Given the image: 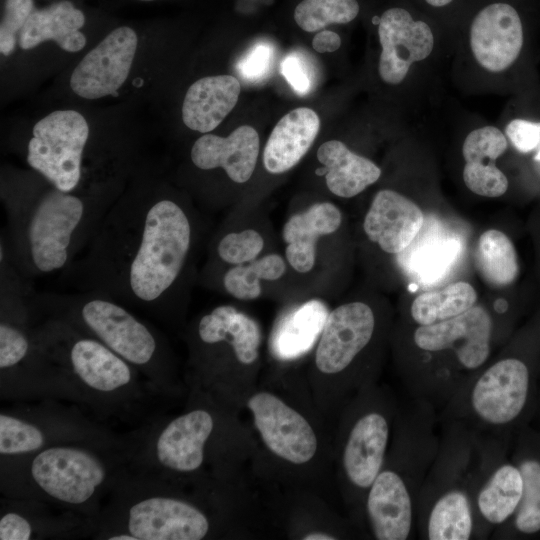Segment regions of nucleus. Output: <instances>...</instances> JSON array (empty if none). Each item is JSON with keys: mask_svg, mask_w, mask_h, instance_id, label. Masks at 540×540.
<instances>
[{"mask_svg": "<svg viewBox=\"0 0 540 540\" xmlns=\"http://www.w3.org/2000/svg\"><path fill=\"white\" fill-rule=\"evenodd\" d=\"M281 72L299 95L307 94L311 89V77L309 69L303 59L296 54H289L281 63Z\"/></svg>", "mask_w": 540, "mask_h": 540, "instance_id": "nucleus-44", "label": "nucleus"}, {"mask_svg": "<svg viewBox=\"0 0 540 540\" xmlns=\"http://www.w3.org/2000/svg\"><path fill=\"white\" fill-rule=\"evenodd\" d=\"M523 28L517 11L506 3H493L473 19L470 46L477 62L490 72H501L518 58Z\"/></svg>", "mask_w": 540, "mask_h": 540, "instance_id": "nucleus-20", "label": "nucleus"}, {"mask_svg": "<svg viewBox=\"0 0 540 540\" xmlns=\"http://www.w3.org/2000/svg\"><path fill=\"white\" fill-rule=\"evenodd\" d=\"M241 86L231 75L203 77L187 90L182 104V120L191 130L213 131L232 111Z\"/></svg>", "mask_w": 540, "mask_h": 540, "instance_id": "nucleus-27", "label": "nucleus"}, {"mask_svg": "<svg viewBox=\"0 0 540 540\" xmlns=\"http://www.w3.org/2000/svg\"><path fill=\"white\" fill-rule=\"evenodd\" d=\"M477 293L467 282L459 281L447 287L418 295L412 302L410 313L419 325H430L458 316L472 308Z\"/></svg>", "mask_w": 540, "mask_h": 540, "instance_id": "nucleus-35", "label": "nucleus"}, {"mask_svg": "<svg viewBox=\"0 0 540 540\" xmlns=\"http://www.w3.org/2000/svg\"><path fill=\"white\" fill-rule=\"evenodd\" d=\"M474 258L480 276L492 287H505L518 276L515 247L507 235L499 230L490 229L481 234Z\"/></svg>", "mask_w": 540, "mask_h": 540, "instance_id": "nucleus-34", "label": "nucleus"}, {"mask_svg": "<svg viewBox=\"0 0 540 540\" xmlns=\"http://www.w3.org/2000/svg\"><path fill=\"white\" fill-rule=\"evenodd\" d=\"M492 319L481 306H473L453 318L419 325L413 334L415 345L427 352L451 350L467 370L481 367L490 354Z\"/></svg>", "mask_w": 540, "mask_h": 540, "instance_id": "nucleus-17", "label": "nucleus"}, {"mask_svg": "<svg viewBox=\"0 0 540 540\" xmlns=\"http://www.w3.org/2000/svg\"><path fill=\"white\" fill-rule=\"evenodd\" d=\"M340 45V36L330 30L318 32L312 40L313 49L319 53L334 52L340 47Z\"/></svg>", "mask_w": 540, "mask_h": 540, "instance_id": "nucleus-45", "label": "nucleus"}, {"mask_svg": "<svg viewBox=\"0 0 540 540\" xmlns=\"http://www.w3.org/2000/svg\"><path fill=\"white\" fill-rule=\"evenodd\" d=\"M238 412L206 394L188 391L185 409L159 415L132 430L131 468L168 482L231 494L239 465L256 442Z\"/></svg>", "mask_w": 540, "mask_h": 540, "instance_id": "nucleus-2", "label": "nucleus"}, {"mask_svg": "<svg viewBox=\"0 0 540 540\" xmlns=\"http://www.w3.org/2000/svg\"><path fill=\"white\" fill-rule=\"evenodd\" d=\"M259 151L258 132L242 125L227 137L205 133L194 142L190 159L200 170L221 168L231 181L242 184L252 177Z\"/></svg>", "mask_w": 540, "mask_h": 540, "instance_id": "nucleus-24", "label": "nucleus"}, {"mask_svg": "<svg viewBox=\"0 0 540 540\" xmlns=\"http://www.w3.org/2000/svg\"><path fill=\"white\" fill-rule=\"evenodd\" d=\"M523 480L518 467L504 464L494 470L480 488L476 504L491 524H501L515 513L522 497Z\"/></svg>", "mask_w": 540, "mask_h": 540, "instance_id": "nucleus-31", "label": "nucleus"}, {"mask_svg": "<svg viewBox=\"0 0 540 540\" xmlns=\"http://www.w3.org/2000/svg\"><path fill=\"white\" fill-rule=\"evenodd\" d=\"M274 53L271 44L257 43L240 59L236 70L244 80L258 82L269 74Z\"/></svg>", "mask_w": 540, "mask_h": 540, "instance_id": "nucleus-42", "label": "nucleus"}, {"mask_svg": "<svg viewBox=\"0 0 540 540\" xmlns=\"http://www.w3.org/2000/svg\"><path fill=\"white\" fill-rule=\"evenodd\" d=\"M199 237L197 213L179 198L130 194L113 202L84 257L67 270L81 291L177 328L185 322Z\"/></svg>", "mask_w": 540, "mask_h": 540, "instance_id": "nucleus-1", "label": "nucleus"}, {"mask_svg": "<svg viewBox=\"0 0 540 540\" xmlns=\"http://www.w3.org/2000/svg\"><path fill=\"white\" fill-rule=\"evenodd\" d=\"M378 35L382 47L379 75L389 84L401 83L410 66L428 57L434 45L430 27L414 20L402 8H391L382 14Z\"/></svg>", "mask_w": 540, "mask_h": 540, "instance_id": "nucleus-19", "label": "nucleus"}, {"mask_svg": "<svg viewBox=\"0 0 540 540\" xmlns=\"http://www.w3.org/2000/svg\"><path fill=\"white\" fill-rule=\"evenodd\" d=\"M518 468L523 491L515 511V525L524 534H534L540 530V462L526 460Z\"/></svg>", "mask_w": 540, "mask_h": 540, "instance_id": "nucleus-38", "label": "nucleus"}, {"mask_svg": "<svg viewBox=\"0 0 540 540\" xmlns=\"http://www.w3.org/2000/svg\"><path fill=\"white\" fill-rule=\"evenodd\" d=\"M528 389L529 371L525 363L516 358L499 360L473 383L471 409L485 424H508L523 410Z\"/></svg>", "mask_w": 540, "mask_h": 540, "instance_id": "nucleus-18", "label": "nucleus"}, {"mask_svg": "<svg viewBox=\"0 0 540 540\" xmlns=\"http://www.w3.org/2000/svg\"><path fill=\"white\" fill-rule=\"evenodd\" d=\"M133 446L132 435L127 446L63 444L0 458L1 495L98 520L107 497L131 468Z\"/></svg>", "mask_w": 540, "mask_h": 540, "instance_id": "nucleus-5", "label": "nucleus"}, {"mask_svg": "<svg viewBox=\"0 0 540 540\" xmlns=\"http://www.w3.org/2000/svg\"><path fill=\"white\" fill-rule=\"evenodd\" d=\"M471 502L461 489H450L433 503L427 519L430 540H467L474 527Z\"/></svg>", "mask_w": 540, "mask_h": 540, "instance_id": "nucleus-32", "label": "nucleus"}, {"mask_svg": "<svg viewBox=\"0 0 540 540\" xmlns=\"http://www.w3.org/2000/svg\"><path fill=\"white\" fill-rule=\"evenodd\" d=\"M463 180L469 190L480 196L495 198L508 189L507 177L494 164L466 162Z\"/></svg>", "mask_w": 540, "mask_h": 540, "instance_id": "nucleus-40", "label": "nucleus"}, {"mask_svg": "<svg viewBox=\"0 0 540 540\" xmlns=\"http://www.w3.org/2000/svg\"><path fill=\"white\" fill-rule=\"evenodd\" d=\"M138 38L127 26L112 30L72 72L70 87L85 99L116 95L130 73Z\"/></svg>", "mask_w": 540, "mask_h": 540, "instance_id": "nucleus-16", "label": "nucleus"}, {"mask_svg": "<svg viewBox=\"0 0 540 540\" xmlns=\"http://www.w3.org/2000/svg\"><path fill=\"white\" fill-rule=\"evenodd\" d=\"M58 400L14 402L0 411V458L30 454L50 446H127L131 431L118 434L80 406Z\"/></svg>", "mask_w": 540, "mask_h": 540, "instance_id": "nucleus-10", "label": "nucleus"}, {"mask_svg": "<svg viewBox=\"0 0 540 540\" xmlns=\"http://www.w3.org/2000/svg\"><path fill=\"white\" fill-rule=\"evenodd\" d=\"M329 307L319 298H310L287 308L278 318L270 338L277 360L293 361L312 351L323 330Z\"/></svg>", "mask_w": 540, "mask_h": 540, "instance_id": "nucleus-25", "label": "nucleus"}, {"mask_svg": "<svg viewBox=\"0 0 540 540\" xmlns=\"http://www.w3.org/2000/svg\"><path fill=\"white\" fill-rule=\"evenodd\" d=\"M505 133L513 146L522 153L534 150L540 143L539 123L514 119L507 125Z\"/></svg>", "mask_w": 540, "mask_h": 540, "instance_id": "nucleus-43", "label": "nucleus"}, {"mask_svg": "<svg viewBox=\"0 0 540 540\" xmlns=\"http://www.w3.org/2000/svg\"><path fill=\"white\" fill-rule=\"evenodd\" d=\"M35 9L33 0H6L0 24V52L8 56L13 53L18 36L29 16Z\"/></svg>", "mask_w": 540, "mask_h": 540, "instance_id": "nucleus-41", "label": "nucleus"}, {"mask_svg": "<svg viewBox=\"0 0 540 540\" xmlns=\"http://www.w3.org/2000/svg\"><path fill=\"white\" fill-rule=\"evenodd\" d=\"M185 384L238 412L256 389L261 366L262 330L233 304H219L187 326Z\"/></svg>", "mask_w": 540, "mask_h": 540, "instance_id": "nucleus-8", "label": "nucleus"}, {"mask_svg": "<svg viewBox=\"0 0 540 540\" xmlns=\"http://www.w3.org/2000/svg\"><path fill=\"white\" fill-rule=\"evenodd\" d=\"M428 4L434 7H442L449 4L452 0H425Z\"/></svg>", "mask_w": 540, "mask_h": 540, "instance_id": "nucleus-46", "label": "nucleus"}, {"mask_svg": "<svg viewBox=\"0 0 540 540\" xmlns=\"http://www.w3.org/2000/svg\"><path fill=\"white\" fill-rule=\"evenodd\" d=\"M507 149L504 134L494 126H484L470 132L462 146L466 162L495 161Z\"/></svg>", "mask_w": 540, "mask_h": 540, "instance_id": "nucleus-39", "label": "nucleus"}, {"mask_svg": "<svg viewBox=\"0 0 540 540\" xmlns=\"http://www.w3.org/2000/svg\"><path fill=\"white\" fill-rule=\"evenodd\" d=\"M376 326L374 310L362 301L342 303L329 311L308 370L309 392L323 416L342 408L352 392L365 390L357 367Z\"/></svg>", "mask_w": 540, "mask_h": 540, "instance_id": "nucleus-9", "label": "nucleus"}, {"mask_svg": "<svg viewBox=\"0 0 540 540\" xmlns=\"http://www.w3.org/2000/svg\"><path fill=\"white\" fill-rule=\"evenodd\" d=\"M235 508V496L175 484L130 468L103 504L92 538H222L234 529Z\"/></svg>", "mask_w": 540, "mask_h": 540, "instance_id": "nucleus-3", "label": "nucleus"}, {"mask_svg": "<svg viewBox=\"0 0 540 540\" xmlns=\"http://www.w3.org/2000/svg\"><path fill=\"white\" fill-rule=\"evenodd\" d=\"M535 159H536L537 161H540V150L538 151L537 155L535 156Z\"/></svg>", "mask_w": 540, "mask_h": 540, "instance_id": "nucleus-47", "label": "nucleus"}, {"mask_svg": "<svg viewBox=\"0 0 540 540\" xmlns=\"http://www.w3.org/2000/svg\"><path fill=\"white\" fill-rule=\"evenodd\" d=\"M261 450L285 471H309L325 452L323 433L312 412L288 393L257 386L245 400Z\"/></svg>", "mask_w": 540, "mask_h": 540, "instance_id": "nucleus-11", "label": "nucleus"}, {"mask_svg": "<svg viewBox=\"0 0 540 540\" xmlns=\"http://www.w3.org/2000/svg\"><path fill=\"white\" fill-rule=\"evenodd\" d=\"M320 128L317 113L299 107L284 115L273 128L263 150V165L271 174H282L306 155Z\"/></svg>", "mask_w": 540, "mask_h": 540, "instance_id": "nucleus-26", "label": "nucleus"}, {"mask_svg": "<svg viewBox=\"0 0 540 540\" xmlns=\"http://www.w3.org/2000/svg\"><path fill=\"white\" fill-rule=\"evenodd\" d=\"M460 243L454 237L432 236L412 242L400 253L404 269L421 282H433L440 278L454 263Z\"/></svg>", "mask_w": 540, "mask_h": 540, "instance_id": "nucleus-33", "label": "nucleus"}, {"mask_svg": "<svg viewBox=\"0 0 540 540\" xmlns=\"http://www.w3.org/2000/svg\"><path fill=\"white\" fill-rule=\"evenodd\" d=\"M112 204L108 196L64 192L52 184L6 199L7 247L13 264L26 278L67 270L89 245Z\"/></svg>", "mask_w": 540, "mask_h": 540, "instance_id": "nucleus-6", "label": "nucleus"}, {"mask_svg": "<svg viewBox=\"0 0 540 540\" xmlns=\"http://www.w3.org/2000/svg\"><path fill=\"white\" fill-rule=\"evenodd\" d=\"M265 245L263 234L252 227L221 231L205 271L254 261L263 254Z\"/></svg>", "mask_w": 540, "mask_h": 540, "instance_id": "nucleus-36", "label": "nucleus"}, {"mask_svg": "<svg viewBox=\"0 0 540 540\" xmlns=\"http://www.w3.org/2000/svg\"><path fill=\"white\" fill-rule=\"evenodd\" d=\"M539 126H540V123H539Z\"/></svg>", "mask_w": 540, "mask_h": 540, "instance_id": "nucleus-49", "label": "nucleus"}, {"mask_svg": "<svg viewBox=\"0 0 540 540\" xmlns=\"http://www.w3.org/2000/svg\"><path fill=\"white\" fill-rule=\"evenodd\" d=\"M359 13L356 0H302L294 10V20L306 32H315L330 24H346Z\"/></svg>", "mask_w": 540, "mask_h": 540, "instance_id": "nucleus-37", "label": "nucleus"}, {"mask_svg": "<svg viewBox=\"0 0 540 540\" xmlns=\"http://www.w3.org/2000/svg\"><path fill=\"white\" fill-rule=\"evenodd\" d=\"M84 24L83 12L68 0L35 8L19 33L18 45L29 50L52 40L67 52H77L86 44L85 35L80 32Z\"/></svg>", "mask_w": 540, "mask_h": 540, "instance_id": "nucleus-28", "label": "nucleus"}, {"mask_svg": "<svg viewBox=\"0 0 540 540\" xmlns=\"http://www.w3.org/2000/svg\"><path fill=\"white\" fill-rule=\"evenodd\" d=\"M423 225L419 206L390 189L375 194L363 221L367 238L382 251L397 255L410 246Z\"/></svg>", "mask_w": 540, "mask_h": 540, "instance_id": "nucleus-22", "label": "nucleus"}, {"mask_svg": "<svg viewBox=\"0 0 540 540\" xmlns=\"http://www.w3.org/2000/svg\"><path fill=\"white\" fill-rule=\"evenodd\" d=\"M288 267L284 255L270 252L246 264L205 271V278L238 301H253L261 296L263 282L281 279Z\"/></svg>", "mask_w": 540, "mask_h": 540, "instance_id": "nucleus-30", "label": "nucleus"}, {"mask_svg": "<svg viewBox=\"0 0 540 540\" xmlns=\"http://www.w3.org/2000/svg\"><path fill=\"white\" fill-rule=\"evenodd\" d=\"M31 330L68 376L80 407L100 422L138 428L161 415L170 401L131 364L64 320L32 317Z\"/></svg>", "mask_w": 540, "mask_h": 540, "instance_id": "nucleus-4", "label": "nucleus"}, {"mask_svg": "<svg viewBox=\"0 0 540 540\" xmlns=\"http://www.w3.org/2000/svg\"><path fill=\"white\" fill-rule=\"evenodd\" d=\"M343 215L332 202H315L288 217L282 228L284 256L298 274L312 272L317 264L318 245L341 227Z\"/></svg>", "mask_w": 540, "mask_h": 540, "instance_id": "nucleus-23", "label": "nucleus"}, {"mask_svg": "<svg viewBox=\"0 0 540 540\" xmlns=\"http://www.w3.org/2000/svg\"><path fill=\"white\" fill-rule=\"evenodd\" d=\"M88 138L89 126L79 112L54 111L34 125L26 162L57 189L78 193Z\"/></svg>", "mask_w": 540, "mask_h": 540, "instance_id": "nucleus-13", "label": "nucleus"}, {"mask_svg": "<svg viewBox=\"0 0 540 540\" xmlns=\"http://www.w3.org/2000/svg\"><path fill=\"white\" fill-rule=\"evenodd\" d=\"M317 159L323 166L316 174L325 175L329 191L341 198L358 195L381 176V169L373 161L352 152L339 140L322 143Z\"/></svg>", "mask_w": 540, "mask_h": 540, "instance_id": "nucleus-29", "label": "nucleus"}, {"mask_svg": "<svg viewBox=\"0 0 540 540\" xmlns=\"http://www.w3.org/2000/svg\"><path fill=\"white\" fill-rule=\"evenodd\" d=\"M0 399L58 400L80 406L64 370L35 341L31 324L0 318Z\"/></svg>", "mask_w": 540, "mask_h": 540, "instance_id": "nucleus-12", "label": "nucleus"}, {"mask_svg": "<svg viewBox=\"0 0 540 540\" xmlns=\"http://www.w3.org/2000/svg\"><path fill=\"white\" fill-rule=\"evenodd\" d=\"M365 510L377 540H406L413 527V501L409 485L399 470L386 464L365 496Z\"/></svg>", "mask_w": 540, "mask_h": 540, "instance_id": "nucleus-21", "label": "nucleus"}, {"mask_svg": "<svg viewBox=\"0 0 540 540\" xmlns=\"http://www.w3.org/2000/svg\"><path fill=\"white\" fill-rule=\"evenodd\" d=\"M98 520L31 499L0 498V540L93 537Z\"/></svg>", "mask_w": 540, "mask_h": 540, "instance_id": "nucleus-15", "label": "nucleus"}, {"mask_svg": "<svg viewBox=\"0 0 540 540\" xmlns=\"http://www.w3.org/2000/svg\"><path fill=\"white\" fill-rule=\"evenodd\" d=\"M32 317H56L97 339L136 368L170 401L188 392L166 337L132 309L106 295L81 291L29 298Z\"/></svg>", "mask_w": 540, "mask_h": 540, "instance_id": "nucleus-7", "label": "nucleus"}, {"mask_svg": "<svg viewBox=\"0 0 540 540\" xmlns=\"http://www.w3.org/2000/svg\"><path fill=\"white\" fill-rule=\"evenodd\" d=\"M347 418L339 440L341 478L349 497L365 495L386 460L391 418L372 403L362 405Z\"/></svg>", "mask_w": 540, "mask_h": 540, "instance_id": "nucleus-14", "label": "nucleus"}, {"mask_svg": "<svg viewBox=\"0 0 540 540\" xmlns=\"http://www.w3.org/2000/svg\"><path fill=\"white\" fill-rule=\"evenodd\" d=\"M139 1H153V0H139Z\"/></svg>", "mask_w": 540, "mask_h": 540, "instance_id": "nucleus-48", "label": "nucleus"}]
</instances>
